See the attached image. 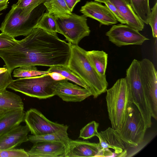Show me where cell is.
<instances>
[{
	"instance_id": "6da1fadb",
	"label": "cell",
	"mask_w": 157,
	"mask_h": 157,
	"mask_svg": "<svg viewBox=\"0 0 157 157\" xmlns=\"http://www.w3.org/2000/svg\"><path fill=\"white\" fill-rule=\"evenodd\" d=\"M71 44L57 35L36 28L14 46L0 49V57L5 63L4 67L11 73L25 66H67Z\"/></svg>"
},
{
	"instance_id": "b9f144b4",
	"label": "cell",
	"mask_w": 157,
	"mask_h": 157,
	"mask_svg": "<svg viewBox=\"0 0 157 157\" xmlns=\"http://www.w3.org/2000/svg\"></svg>"
},
{
	"instance_id": "277c9868",
	"label": "cell",
	"mask_w": 157,
	"mask_h": 157,
	"mask_svg": "<svg viewBox=\"0 0 157 157\" xmlns=\"http://www.w3.org/2000/svg\"><path fill=\"white\" fill-rule=\"evenodd\" d=\"M46 10L42 3L36 7L29 15L20 14L21 10L13 4L2 22L0 30L2 33L15 38L27 36L35 28L38 21Z\"/></svg>"
},
{
	"instance_id": "9c48e42d",
	"label": "cell",
	"mask_w": 157,
	"mask_h": 157,
	"mask_svg": "<svg viewBox=\"0 0 157 157\" xmlns=\"http://www.w3.org/2000/svg\"><path fill=\"white\" fill-rule=\"evenodd\" d=\"M142 81L150 104L152 117L157 119V74L153 63L147 58L140 61Z\"/></svg>"
},
{
	"instance_id": "1f68e13d",
	"label": "cell",
	"mask_w": 157,
	"mask_h": 157,
	"mask_svg": "<svg viewBox=\"0 0 157 157\" xmlns=\"http://www.w3.org/2000/svg\"><path fill=\"white\" fill-rule=\"evenodd\" d=\"M17 40L14 38L2 33L0 34V49L14 46L17 43Z\"/></svg>"
},
{
	"instance_id": "74e56055",
	"label": "cell",
	"mask_w": 157,
	"mask_h": 157,
	"mask_svg": "<svg viewBox=\"0 0 157 157\" xmlns=\"http://www.w3.org/2000/svg\"><path fill=\"white\" fill-rule=\"evenodd\" d=\"M7 71V69L5 67H0V74L5 72Z\"/></svg>"
},
{
	"instance_id": "484cf974",
	"label": "cell",
	"mask_w": 157,
	"mask_h": 157,
	"mask_svg": "<svg viewBox=\"0 0 157 157\" xmlns=\"http://www.w3.org/2000/svg\"><path fill=\"white\" fill-rule=\"evenodd\" d=\"M36 28H40L52 34L57 35V27L55 17L48 12L43 14L38 21Z\"/></svg>"
},
{
	"instance_id": "ab89813d",
	"label": "cell",
	"mask_w": 157,
	"mask_h": 157,
	"mask_svg": "<svg viewBox=\"0 0 157 157\" xmlns=\"http://www.w3.org/2000/svg\"><path fill=\"white\" fill-rule=\"evenodd\" d=\"M9 0H0V3L6 2H8Z\"/></svg>"
},
{
	"instance_id": "8fae6325",
	"label": "cell",
	"mask_w": 157,
	"mask_h": 157,
	"mask_svg": "<svg viewBox=\"0 0 157 157\" xmlns=\"http://www.w3.org/2000/svg\"><path fill=\"white\" fill-rule=\"evenodd\" d=\"M109 40L117 46L141 45L149 39L127 25H113L105 33Z\"/></svg>"
},
{
	"instance_id": "44dd1931",
	"label": "cell",
	"mask_w": 157,
	"mask_h": 157,
	"mask_svg": "<svg viewBox=\"0 0 157 157\" xmlns=\"http://www.w3.org/2000/svg\"><path fill=\"white\" fill-rule=\"evenodd\" d=\"M68 126L66 125L63 128L55 132L40 136L28 135V141L34 144L41 141L56 142L65 145L70 139L67 131Z\"/></svg>"
},
{
	"instance_id": "ba28073f",
	"label": "cell",
	"mask_w": 157,
	"mask_h": 157,
	"mask_svg": "<svg viewBox=\"0 0 157 157\" xmlns=\"http://www.w3.org/2000/svg\"><path fill=\"white\" fill-rule=\"evenodd\" d=\"M57 33L63 35L71 44L78 45L80 40L90 34V30L87 22V17L75 13L67 16H55Z\"/></svg>"
},
{
	"instance_id": "603a6c76",
	"label": "cell",
	"mask_w": 157,
	"mask_h": 157,
	"mask_svg": "<svg viewBox=\"0 0 157 157\" xmlns=\"http://www.w3.org/2000/svg\"><path fill=\"white\" fill-rule=\"evenodd\" d=\"M43 4L48 12L54 16H65L72 13L64 0H45Z\"/></svg>"
},
{
	"instance_id": "836d02e7",
	"label": "cell",
	"mask_w": 157,
	"mask_h": 157,
	"mask_svg": "<svg viewBox=\"0 0 157 157\" xmlns=\"http://www.w3.org/2000/svg\"><path fill=\"white\" fill-rule=\"evenodd\" d=\"M110 10L117 21L122 24H126L124 19L117 8L109 0L104 3Z\"/></svg>"
},
{
	"instance_id": "ac0fdd59",
	"label": "cell",
	"mask_w": 157,
	"mask_h": 157,
	"mask_svg": "<svg viewBox=\"0 0 157 157\" xmlns=\"http://www.w3.org/2000/svg\"><path fill=\"white\" fill-rule=\"evenodd\" d=\"M109 0L117 9L127 25L138 31L143 30L144 23L133 10L130 0Z\"/></svg>"
},
{
	"instance_id": "f1b7e54d",
	"label": "cell",
	"mask_w": 157,
	"mask_h": 157,
	"mask_svg": "<svg viewBox=\"0 0 157 157\" xmlns=\"http://www.w3.org/2000/svg\"><path fill=\"white\" fill-rule=\"evenodd\" d=\"M99 123L92 121L86 124L80 130L79 138L84 140L90 139L94 136H98L99 132L98 129Z\"/></svg>"
},
{
	"instance_id": "e575fe53",
	"label": "cell",
	"mask_w": 157,
	"mask_h": 157,
	"mask_svg": "<svg viewBox=\"0 0 157 157\" xmlns=\"http://www.w3.org/2000/svg\"><path fill=\"white\" fill-rule=\"evenodd\" d=\"M65 2L71 11L72 12L73 10V9L76 5L80 1V0H64Z\"/></svg>"
},
{
	"instance_id": "5b68a950",
	"label": "cell",
	"mask_w": 157,
	"mask_h": 157,
	"mask_svg": "<svg viewBox=\"0 0 157 157\" xmlns=\"http://www.w3.org/2000/svg\"><path fill=\"white\" fill-rule=\"evenodd\" d=\"M128 84L133 103L140 111L147 129L152 124L151 112L149 101L143 86L140 61L134 59L126 71L125 77Z\"/></svg>"
},
{
	"instance_id": "4fadbf2b",
	"label": "cell",
	"mask_w": 157,
	"mask_h": 157,
	"mask_svg": "<svg viewBox=\"0 0 157 157\" xmlns=\"http://www.w3.org/2000/svg\"><path fill=\"white\" fill-rule=\"evenodd\" d=\"M55 94L63 101L72 102L82 101L92 95L89 90L69 82L66 78L57 81Z\"/></svg>"
},
{
	"instance_id": "3957f363",
	"label": "cell",
	"mask_w": 157,
	"mask_h": 157,
	"mask_svg": "<svg viewBox=\"0 0 157 157\" xmlns=\"http://www.w3.org/2000/svg\"><path fill=\"white\" fill-rule=\"evenodd\" d=\"M106 92L107 110L112 128L116 130L120 129L124 123L129 107L133 103L125 78L118 79Z\"/></svg>"
},
{
	"instance_id": "4dcf8cb0",
	"label": "cell",
	"mask_w": 157,
	"mask_h": 157,
	"mask_svg": "<svg viewBox=\"0 0 157 157\" xmlns=\"http://www.w3.org/2000/svg\"><path fill=\"white\" fill-rule=\"evenodd\" d=\"M151 10L149 19L148 24L151 26L154 38L157 37V3L151 9Z\"/></svg>"
},
{
	"instance_id": "2e32d148",
	"label": "cell",
	"mask_w": 157,
	"mask_h": 157,
	"mask_svg": "<svg viewBox=\"0 0 157 157\" xmlns=\"http://www.w3.org/2000/svg\"><path fill=\"white\" fill-rule=\"evenodd\" d=\"M33 144L27 151L29 157H64L65 147L63 143L41 141Z\"/></svg>"
},
{
	"instance_id": "30bf717a",
	"label": "cell",
	"mask_w": 157,
	"mask_h": 157,
	"mask_svg": "<svg viewBox=\"0 0 157 157\" xmlns=\"http://www.w3.org/2000/svg\"><path fill=\"white\" fill-rule=\"evenodd\" d=\"M100 150L98 157L126 156L125 144L116 130L112 127L98 133Z\"/></svg>"
},
{
	"instance_id": "4316f807",
	"label": "cell",
	"mask_w": 157,
	"mask_h": 157,
	"mask_svg": "<svg viewBox=\"0 0 157 157\" xmlns=\"http://www.w3.org/2000/svg\"><path fill=\"white\" fill-rule=\"evenodd\" d=\"M47 71L37 70L36 66H25L15 68L13 71V76L17 78H26L48 74Z\"/></svg>"
},
{
	"instance_id": "d6a6232c",
	"label": "cell",
	"mask_w": 157,
	"mask_h": 157,
	"mask_svg": "<svg viewBox=\"0 0 157 157\" xmlns=\"http://www.w3.org/2000/svg\"><path fill=\"white\" fill-rule=\"evenodd\" d=\"M11 73L8 70L0 74V93L6 90V89L13 81Z\"/></svg>"
},
{
	"instance_id": "7402d4cb",
	"label": "cell",
	"mask_w": 157,
	"mask_h": 157,
	"mask_svg": "<svg viewBox=\"0 0 157 157\" xmlns=\"http://www.w3.org/2000/svg\"><path fill=\"white\" fill-rule=\"evenodd\" d=\"M86 56L91 64L101 76L106 75L108 55L103 51L92 50L86 51Z\"/></svg>"
},
{
	"instance_id": "ffe728a7",
	"label": "cell",
	"mask_w": 157,
	"mask_h": 157,
	"mask_svg": "<svg viewBox=\"0 0 157 157\" xmlns=\"http://www.w3.org/2000/svg\"><path fill=\"white\" fill-rule=\"evenodd\" d=\"M24 109L14 110L0 117V136L20 125L24 121Z\"/></svg>"
},
{
	"instance_id": "8992f818",
	"label": "cell",
	"mask_w": 157,
	"mask_h": 157,
	"mask_svg": "<svg viewBox=\"0 0 157 157\" xmlns=\"http://www.w3.org/2000/svg\"><path fill=\"white\" fill-rule=\"evenodd\" d=\"M57 82L48 74L13 80L7 88L29 97L46 99L55 95Z\"/></svg>"
},
{
	"instance_id": "d590c367",
	"label": "cell",
	"mask_w": 157,
	"mask_h": 157,
	"mask_svg": "<svg viewBox=\"0 0 157 157\" xmlns=\"http://www.w3.org/2000/svg\"><path fill=\"white\" fill-rule=\"evenodd\" d=\"M48 74L52 79L56 81L66 79L61 74L58 73L52 72L49 73Z\"/></svg>"
},
{
	"instance_id": "8d00e7d4",
	"label": "cell",
	"mask_w": 157,
	"mask_h": 157,
	"mask_svg": "<svg viewBox=\"0 0 157 157\" xmlns=\"http://www.w3.org/2000/svg\"><path fill=\"white\" fill-rule=\"evenodd\" d=\"M8 2L0 3V12L6 9L8 6Z\"/></svg>"
},
{
	"instance_id": "9a60e30c",
	"label": "cell",
	"mask_w": 157,
	"mask_h": 157,
	"mask_svg": "<svg viewBox=\"0 0 157 157\" xmlns=\"http://www.w3.org/2000/svg\"><path fill=\"white\" fill-rule=\"evenodd\" d=\"M65 147L64 157H97L100 150L99 143L70 139Z\"/></svg>"
},
{
	"instance_id": "d4e9b609",
	"label": "cell",
	"mask_w": 157,
	"mask_h": 157,
	"mask_svg": "<svg viewBox=\"0 0 157 157\" xmlns=\"http://www.w3.org/2000/svg\"><path fill=\"white\" fill-rule=\"evenodd\" d=\"M46 71L48 73L52 72L58 73L68 80L74 82L76 84L83 88L89 90L86 83L78 75L70 69L67 66H52L50 67Z\"/></svg>"
},
{
	"instance_id": "52a82bcc",
	"label": "cell",
	"mask_w": 157,
	"mask_h": 157,
	"mask_svg": "<svg viewBox=\"0 0 157 157\" xmlns=\"http://www.w3.org/2000/svg\"><path fill=\"white\" fill-rule=\"evenodd\" d=\"M147 129L140 111L133 102L123 126L116 130L126 146L136 147L143 142Z\"/></svg>"
},
{
	"instance_id": "cb8c5ba5",
	"label": "cell",
	"mask_w": 157,
	"mask_h": 157,
	"mask_svg": "<svg viewBox=\"0 0 157 157\" xmlns=\"http://www.w3.org/2000/svg\"><path fill=\"white\" fill-rule=\"evenodd\" d=\"M132 8L139 18L144 23L148 24L151 13L149 0H130Z\"/></svg>"
},
{
	"instance_id": "5bb4252c",
	"label": "cell",
	"mask_w": 157,
	"mask_h": 157,
	"mask_svg": "<svg viewBox=\"0 0 157 157\" xmlns=\"http://www.w3.org/2000/svg\"><path fill=\"white\" fill-rule=\"evenodd\" d=\"M83 15L98 21L100 25H109L117 23L115 17L109 9L96 1H87L80 10Z\"/></svg>"
},
{
	"instance_id": "f35d334b",
	"label": "cell",
	"mask_w": 157,
	"mask_h": 157,
	"mask_svg": "<svg viewBox=\"0 0 157 157\" xmlns=\"http://www.w3.org/2000/svg\"><path fill=\"white\" fill-rule=\"evenodd\" d=\"M94 1L98 2L100 3H103L106 2L109 0H94Z\"/></svg>"
},
{
	"instance_id": "83f0119b",
	"label": "cell",
	"mask_w": 157,
	"mask_h": 157,
	"mask_svg": "<svg viewBox=\"0 0 157 157\" xmlns=\"http://www.w3.org/2000/svg\"><path fill=\"white\" fill-rule=\"evenodd\" d=\"M45 0H20L16 4L21 10L20 14L25 16L30 14L36 7L43 3Z\"/></svg>"
},
{
	"instance_id": "e0dca14e",
	"label": "cell",
	"mask_w": 157,
	"mask_h": 157,
	"mask_svg": "<svg viewBox=\"0 0 157 157\" xmlns=\"http://www.w3.org/2000/svg\"><path fill=\"white\" fill-rule=\"evenodd\" d=\"M30 130L26 125H19L0 136V150L10 149L28 141Z\"/></svg>"
},
{
	"instance_id": "7a4b0ae2",
	"label": "cell",
	"mask_w": 157,
	"mask_h": 157,
	"mask_svg": "<svg viewBox=\"0 0 157 157\" xmlns=\"http://www.w3.org/2000/svg\"><path fill=\"white\" fill-rule=\"evenodd\" d=\"M86 50L71 44V54L67 67L87 85L94 98L105 92L108 86L106 76L99 74L92 66Z\"/></svg>"
},
{
	"instance_id": "7c38bea8",
	"label": "cell",
	"mask_w": 157,
	"mask_h": 157,
	"mask_svg": "<svg viewBox=\"0 0 157 157\" xmlns=\"http://www.w3.org/2000/svg\"><path fill=\"white\" fill-rule=\"evenodd\" d=\"M24 121L31 134L35 136L55 132L65 126L51 121L41 112L34 108H30L25 112Z\"/></svg>"
},
{
	"instance_id": "f546056e",
	"label": "cell",
	"mask_w": 157,
	"mask_h": 157,
	"mask_svg": "<svg viewBox=\"0 0 157 157\" xmlns=\"http://www.w3.org/2000/svg\"><path fill=\"white\" fill-rule=\"evenodd\" d=\"M0 157H29L24 149L0 150Z\"/></svg>"
},
{
	"instance_id": "60d3db41",
	"label": "cell",
	"mask_w": 157,
	"mask_h": 157,
	"mask_svg": "<svg viewBox=\"0 0 157 157\" xmlns=\"http://www.w3.org/2000/svg\"><path fill=\"white\" fill-rule=\"evenodd\" d=\"M2 13H0V16L2 14Z\"/></svg>"
},
{
	"instance_id": "d6986e66",
	"label": "cell",
	"mask_w": 157,
	"mask_h": 157,
	"mask_svg": "<svg viewBox=\"0 0 157 157\" xmlns=\"http://www.w3.org/2000/svg\"><path fill=\"white\" fill-rule=\"evenodd\" d=\"M24 109V103L19 95L7 90L0 93V117L10 111Z\"/></svg>"
}]
</instances>
